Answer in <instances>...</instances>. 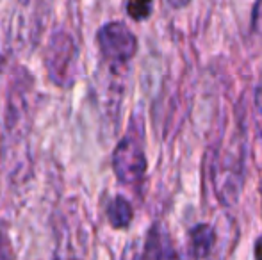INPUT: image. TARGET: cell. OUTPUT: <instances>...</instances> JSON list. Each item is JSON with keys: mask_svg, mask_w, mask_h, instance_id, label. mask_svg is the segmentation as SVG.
I'll return each instance as SVG.
<instances>
[{"mask_svg": "<svg viewBox=\"0 0 262 260\" xmlns=\"http://www.w3.org/2000/svg\"><path fill=\"white\" fill-rule=\"evenodd\" d=\"M0 260H14L13 244L4 230H0Z\"/></svg>", "mask_w": 262, "mask_h": 260, "instance_id": "ba28073f", "label": "cell"}, {"mask_svg": "<svg viewBox=\"0 0 262 260\" xmlns=\"http://www.w3.org/2000/svg\"><path fill=\"white\" fill-rule=\"evenodd\" d=\"M146 155L141 141V130H132L120 139L113 152V171L125 185H138L146 173Z\"/></svg>", "mask_w": 262, "mask_h": 260, "instance_id": "6da1fadb", "label": "cell"}, {"mask_svg": "<svg viewBox=\"0 0 262 260\" xmlns=\"http://www.w3.org/2000/svg\"><path fill=\"white\" fill-rule=\"evenodd\" d=\"M166 2H168V6L173 7V9H182V7H186L191 0H166Z\"/></svg>", "mask_w": 262, "mask_h": 260, "instance_id": "9c48e42d", "label": "cell"}, {"mask_svg": "<svg viewBox=\"0 0 262 260\" xmlns=\"http://www.w3.org/2000/svg\"><path fill=\"white\" fill-rule=\"evenodd\" d=\"M77 46L73 38L64 31H59L50 38L45 54V64L50 79L59 86L72 84V69L75 64Z\"/></svg>", "mask_w": 262, "mask_h": 260, "instance_id": "3957f363", "label": "cell"}, {"mask_svg": "<svg viewBox=\"0 0 262 260\" xmlns=\"http://www.w3.org/2000/svg\"><path fill=\"white\" fill-rule=\"evenodd\" d=\"M107 219L114 230L128 228L134 219V208L130 201L123 196H114L107 205Z\"/></svg>", "mask_w": 262, "mask_h": 260, "instance_id": "8992f818", "label": "cell"}, {"mask_svg": "<svg viewBox=\"0 0 262 260\" xmlns=\"http://www.w3.org/2000/svg\"><path fill=\"white\" fill-rule=\"evenodd\" d=\"M154 0H128L127 2V14L134 21H145L152 16Z\"/></svg>", "mask_w": 262, "mask_h": 260, "instance_id": "52a82bcc", "label": "cell"}, {"mask_svg": "<svg viewBox=\"0 0 262 260\" xmlns=\"http://www.w3.org/2000/svg\"><path fill=\"white\" fill-rule=\"evenodd\" d=\"M121 260H177V251L161 226L154 225L141 243L136 241L128 244Z\"/></svg>", "mask_w": 262, "mask_h": 260, "instance_id": "277c9868", "label": "cell"}, {"mask_svg": "<svg viewBox=\"0 0 262 260\" xmlns=\"http://www.w3.org/2000/svg\"><path fill=\"white\" fill-rule=\"evenodd\" d=\"M97 43L105 61L123 64L138 52V38L121 21H109L97 32Z\"/></svg>", "mask_w": 262, "mask_h": 260, "instance_id": "7a4b0ae2", "label": "cell"}, {"mask_svg": "<svg viewBox=\"0 0 262 260\" xmlns=\"http://www.w3.org/2000/svg\"><path fill=\"white\" fill-rule=\"evenodd\" d=\"M70 260H77V258H70Z\"/></svg>", "mask_w": 262, "mask_h": 260, "instance_id": "8fae6325", "label": "cell"}, {"mask_svg": "<svg viewBox=\"0 0 262 260\" xmlns=\"http://www.w3.org/2000/svg\"><path fill=\"white\" fill-rule=\"evenodd\" d=\"M253 257H255V260H262V235L255 241V246H253Z\"/></svg>", "mask_w": 262, "mask_h": 260, "instance_id": "30bf717a", "label": "cell"}, {"mask_svg": "<svg viewBox=\"0 0 262 260\" xmlns=\"http://www.w3.org/2000/svg\"><path fill=\"white\" fill-rule=\"evenodd\" d=\"M187 237H189L191 257L194 260H202L207 258L209 253L212 251L214 243H216V230L207 223H200L187 232Z\"/></svg>", "mask_w": 262, "mask_h": 260, "instance_id": "5b68a950", "label": "cell"}]
</instances>
